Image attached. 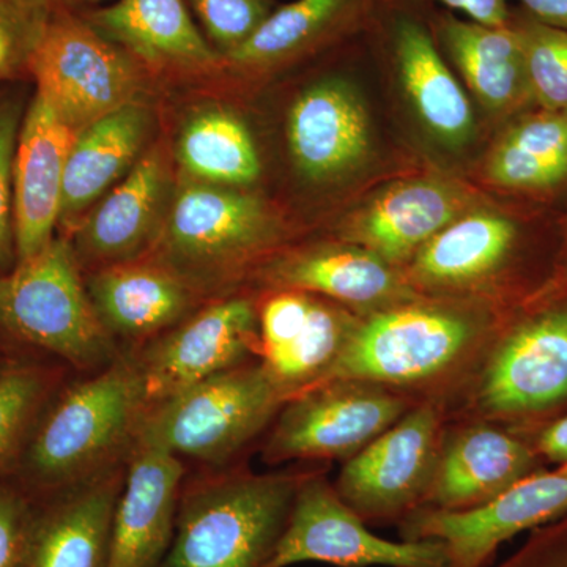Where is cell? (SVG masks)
Returning <instances> with one entry per match:
<instances>
[{
    "mask_svg": "<svg viewBox=\"0 0 567 567\" xmlns=\"http://www.w3.org/2000/svg\"><path fill=\"white\" fill-rule=\"evenodd\" d=\"M74 134L50 102L33 92L13 163L18 262L43 251L58 235L63 177Z\"/></svg>",
    "mask_w": 567,
    "mask_h": 567,
    "instance_id": "603a6c76",
    "label": "cell"
},
{
    "mask_svg": "<svg viewBox=\"0 0 567 567\" xmlns=\"http://www.w3.org/2000/svg\"><path fill=\"white\" fill-rule=\"evenodd\" d=\"M148 409L210 377L260 357L259 308L248 297L223 295L166 333L133 350Z\"/></svg>",
    "mask_w": 567,
    "mask_h": 567,
    "instance_id": "7c38bea8",
    "label": "cell"
},
{
    "mask_svg": "<svg viewBox=\"0 0 567 567\" xmlns=\"http://www.w3.org/2000/svg\"><path fill=\"white\" fill-rule=\"evenodd\" d=\"M558 248L547 244L537 216L507 210L466 213L413 256L410 281L432 290H456L498 282L536 305L557 270Z\"/></svg>",
    "mask_w": 567,
    "mask_h": 567,
    "instance_id": "5b68a950",
    "label": "cell"
},
{
    "mask_svg": "<svg viewBox=\"0 0 567 567\" xmlns=\"http://www.w3.org/2000/svg\"><path fill=\"white\" fill-rule=\"evenodd\" d=\"M495 567H567V514L532 529L527 540Z\"/></svg>",
    "mask_w": 567,
    "mask_h": 567,
    "instance_id": "74e56055",
    "label": "cell"
},
{
    "mask_svg": "<svg viewBox=\"0 0 567 567\" xmlns=\"http://www.w3.org/2000/svg\"><path fill=\"white\" fill-rule=\"evenodd\" d=\"M287 399L262 360L249 361L151 406L137 439L182 461L221 465L278 416Z\"/></svg>",
    "mask_w": 567,
    "mask_h": 567,
    "instance_id": "8992f818",
    "label": "cell"
},
{
    "mask_svg": "<svg viewBox=\"0 0 567 567\" xmlns=\"http://www.w3.org/2000/svg\"><path fill=\"white\" fill-rule=\"evenodd\" d=\"M54 13L51 0H0V84L31 80Z\"/></svg>",
    "mask_w": 567,
    "mask_h": 567,
    "instance_id": "836d02e7",
    "label": "cell"
},
{
    "mask_svg": "<svg viewBox=\"0 0 567 567\" xmlns=\"http://www.w3.org/2000/svg\"><path fill=\"white\" fill-rule=\"evenodd\" d=\"M185 477L182 458L137 439L123 484L106 567H159L174 536Z\"/></svg>",
    "mask_w": 567,
    "mask_h": 567,
    "instance_id": "cb8c5ba5",
    "label": "cell"
},
{
    "mask_svg": "<svg viewBox=\"0 0 567 567\" xmlns=\"http://www.w3.org/2000/svg\"><path fill=\"white\" fill-rule=\"evenodd\" d=\"M32 505L13 477L0 481V567H21Z\"/></svg>",
    "mask_w": 567,
    "mask_h": 567,
    "instance_id": "8d00e7d4",
    "label": "cell"
},
{
    "mask_svg": "<svg viewBox=\"0 0 567 567\" xmlns=\"http://www.w3.org/2000/svg\"><path fill=\"white\" fill-rule=\"evenodd\" d=\"M78 14L136 59L156 82L224 74L223 55L205 39L185 0H117Z\"/></svg>",
    "mask_w": 567,
    "mask_h": 567,
    "instance_id": "ac0fdd59",
    "label": "cell"
},
{
    "mask_svg": "<svg viewBox=\"0 0 567 567\" xmlns=\"http://www.w3.org/2000/svg\"><path fill=\"white\" fill-rule=\"evenodd\" d=\"M567 292V213L561 219V246H559L557 270H555L554 279L548 287L544 298L558 297V295Z\"/></svg>",
    "mask_w": 567,
    "mask_h": 567,
    "instance_id": "b9f144b4",
    "label": "cell"
},
{
    "mask_svg": "<svg viewBox=\"0 0 567 567\" xmlns=\"http://www.w3.org/2000/svg\"><path fill=\"white\" fill-rule=\"evenodd\" d=\"M487 323L456 309L401 305L357 323L324 382L409 385L457 363Z\"/></svg>",
    "mask_w": 567,
    "mask_h": 567,
    "instance_id": "9c48e42d",
    "label": "cell"
},
{
    "mask_svg": "<svg viewBox=\"0 0 567 567\" xmlns=\"http://www.w3.org/2000/svg\"><path fill=\"white\" fill-rule=\"evenodd\" d=\"M388 0H293L240 48L224 55V74L264 78L374 31Z\"/></svg>",
    "mask_w": 567,
    "mask_h": 567,
    "instance_id": "d6986e66",
    "label": "cell"
},
{
    "mask_svg": "<svg viewBox=\"0 0 567 567\" xmlns=\"http://www.w3.org/2000/svg\"><path fill=\"white\" fill-rule=\"evenodd\" d=\"M178 173L171 142L155 144L69 235L82 271L151 256L173 205Z\"/></svg>",
    "mask_w": 567,
    "mask_h": 567,
    "instance_id": "4fadbf2b",
    "label": "cell"
},
{
    "mask_svg": "<svg viewBox=\"0 0 567 567\" xmlns=\"http://www.w3.org/2000/svg\"><path fill=\"white\" fill-rule=\"evenodd\" d=\"M153 100L126 104L74 134L66 159L58 234L69 237L93 205L122 182L158 140Z\"/></svg>",
    "mask_w": 567,
    "mask_h": 567,
    "instance_id": "d4e9b609",
    "label": "cell"
},
{
    "mask_svg": "<svg viewBox=\"0 0 567 567\" xmlns=\"http://www.w3.org/2000/svg\"><path fill=\"white\" fill-rule=\"evenodd\" d=\"M126 465L128 461L74 486L32 496L21 567H106Z\"/></svg>",
    "mask_w": 567,
    "mask_h": 567,
    "instance_id": "ffe728a7",
    "label": "cell"
},
{
    "mask_svg": "<svg viewBox=\"0 0 567 567\" xmlns=\"http://www.w3.org/2000/svg\"><path fill=\"white\" fill-rule=\"evenodd\" d=\"M509 24L524 51L536 107L567 111V31L544 24L522 9L511 11Z\"/></svg>",
    "mask_w": 567,
    "mask_h": 567,
    "instance_id": "d6a6232c",
    "label": "cell"
},
{
    "mask_svg": "<svg viewBox=\"0 0 567 567\" xmlns=\"http://www.w3.org/2000/svg\"><path fill=\"white\" fill-rule=\"evenodd\" d=\"M543 470V458L527 436L495 425H476L440 447L425 502L435 509H473Z\"/></svg>",
    "mask_w": 567,
    "mask_h": 567,
    "instance_id": "484cf974",
    "label": "cell"
},
{
    "mask_svg": "<svg viewBox=\"0 0 567 567\" xmlns=\"http://www.w3.org/2000/svg\"><path fill=\"white\" fill-rule=\"evenodd\" d=\"M427 21L440 51L484 110L509 122L535 110L524 51L509 22L494 28L461 20L447 10L427 13Z\"/></svg>",
    "mask_w": 567,
    "mask_h": 567,
    "instance_id": "83f0119b",
    "label": "cell"
},
{
    "mask_svg": "<svg viewBox=\"0 0 567 567\" xmlns=\"http://www.w3.org/2000/svg\"><path fill=\"white\" fill-rule=\"evenodd\" d=\"M445 7L443 10L458 11L465 14L466 20L480 22L484 25H506L509 22V0H424Z\"/></svg>",
    "mask_w": 567,
    "mask_h": 567,
    "instance_id": "f35d334b",
    "label": "cell"
},
{
    "mask_svg": "<svg viewBox=\"0 0 567 567\" xmlns=\"http://www.w3.org/2000/svg\"><path fill=\"white\" fill-rule=\"evenodd\" d=\"M66 380V365L31 352L0 368V481L11 477L41 413Z\"/></svg>",
    "mask_w": 567,
    "mask_h": 567,
    "instance_id": "1f68e13d",
    "label": "cell"
},
{
    "mask_svg": "<svg viewBox=\"0 0 567 567\" xmlns=\"http://www.w3.org/2000/svg\"><path fill=\"white\" fill-rule=\"evenodd\" d=\"M423 3L388 0L375 31L420 125L440 145L456 151L475 137V114L432 35Z\"/></svg>",
    "mask_w": 567,
    "mask_h": 567,
    "instance_id": "2e32d148",
    "label": "cell"
},
{
    "mask_svg": "<svg viewBox=\"0 0 567 567\" xmlns=\"http://www.w3.org/2000/svg\"><path fill=\"white\" fill-rule=\"evenodd\" d=\"M357 323L322 297L278 290L259 308L260 360L290 399L323 382Z\"/></svg>",
    "mask_w": 567,
    "mask_h": 567,
    "instance_id": "7402d4cb",
    "label": "cell"
},
{
    "mask_svg": "<svg viewBox=\"0 0 567 567\" xmlns=\"http://www.w3.org/2000/svg\"><path fill=\"white\" fill-rule=\"evenodd\" d=\"M439 440L435 406H417L347 458L336 492L364 522L409 516L427 496Z\"/></svg>",
    "mask_w": 567,
    "mask_h": 567,
    "instance_id": "5bb4252c",
    "label": "cell"
},
{
    "mask_svg": "<svg viewBox=\"0 0 567 567\" xmlns=\"http://www.w3.org/2000/svg\"><path fill=\"white\" fill-rule=\"evenodd\" d=\"M480 404L528 436L567 412V292L522 309L484 369Z\"/></svg>",
    "mask_w": 567,
    "mask_h": 567,
    "instance_id": "ba28073f",
    "label": "cell"
},
{
    "mask_svg": "<svg viewBox=\"0 0 567 567\" xmlns=\"http://www.w3.org/2000/svg\"><path fill=\"white\" fill-rule=\"evenodd\" d=\"M472 205V193L454 182H399L350 216L344 234L350 244L394 265L415 256L431 238L466 215Z\"/></svg>",
    "mask_w": 567,
    "mask_h": 567,
    "instance_id": "4316f807",
    "label": "cell"
},
{
    "mask_svg": "<svg viewBox=\"0 0 567 567\" xmlns=\"http://www.w3.org/2000/svg\"><path fill=\"white\" fill-rule=\"evenodd\" d=\"M84 279L96 315L123 350L147 344L212 300L153 257L96 268Z\"/></svg>",
    "mask_w": 567,
    "mask_h": 567,
    "instance_id": "44dd1931",
    "label": "cell"
},
{
    "mask_svg": "<svg viewBox=\"0 0 567 567\" xmlns=\"http://www.w3.org/2000/svg\"><path fill=\"white\" fill-rule=\"evenodd\" d=\"M51 2L55 10L81 13V11L96 9V6L104 2V0H51Z\"/></svg>",
    "mask_w": 567,
    "mask_h": 567,
    "instance_id": "7bdbcfd3",
    "label": "cell"
},
{
    "mask_svg": "<svg viewBox=\"0 0 567 567\" xmlns=\"http://www.w3.org/2000/svg\"><path fill=\"white\" fill-rule=\"evenodd\" d=\"M484 175L505 193L550 203L567 188V111L535 107L513 118L488 152Z\"/></svg>",
    "mask_w": 567,
    "mask_h": 567,
    "instance_id": "4dcf8cb0",
    "label": "cell"
},
{
    "mask_svg": "<svg viewBox=\"0 0 567 567\" xmlns=\"http://www.w3.org/2000/svg\"><path fill=\"white\" fill-rule=\"evenodd\" d=\"M262 279L278 290H298L379 312L409 303L413 287L393 267L361 246H317L268 260Z\"/></svg>",
    "mask_w": 567,
    "mask_h": 567,
    "instance_id": "f1b7e54d",
    "label": "cell"
},
{
    "mask_svg": "<svg viewBox=\"0 0 567 567\" xmlns=\"http://www.w3.org/2000/svg\"><path fill=\"white\" fill-rule=\"evenodd\" d=\"M205 39L219 54L240 48L274 13L275 0H185Z\"/></svg>",
    "mask_w": 567,
    "mask_h": 567,
    "instance_id": "d590c367",
    "label": "cell"
},
{
    "mask_svg": "<svg viewBox=\"0 0 567 567\" xmlns=\"http://www.w3.org/2000/svg\"><path fill=\"white\" fill-rule=\"evenodd\" d=\"M0 336L17 349L87 374L122 352L93 308L70 238L61 234L0 275Z\"/></svg>",
    "mask_w": 567,
    "mask_h": 567,
    "instance_id": "7a4b0ae2",
    "label": "cell"
},
{
    "mask_svg": "<svg viewBox=\"0 0 567 567\" xmlns=\"http://www.w3.org/2000/svg\"><path fill=\"white\" fill-rule=\"evenodd\" d=\"M401 395L358 380H331L287 399L264 450L271 464L350 458L405 415Z\"/></svg>",
    "mask_w": 567,
    "mask_h": 567,
    "instance_id": "8fae6325",
    "label": "cell"
},
{
    "mask_svg": "<svg viewBox=\"0 0 567 567\" xmlns=\"http://www.w3.org/2000/svg\"><path fill=\"white\" fill-rule=\"evenodd\" d=\"M544 464L567 466V412L528 436Z\"/></svg>",
    "mask_w": 567,
    "mask_h": 567,
    "instance_id": "ab89813d",
    "label": "cell"
},
{
    "mask_svg": "<svg viewBox=\"0 0 567 567\" xmlns=\"http://www.w3.org/2000/svg\"><path fill=\"white\" fill-rule=\"evenodd\" d=\"M133 350L87 379L63 382L33 429L13 477L29 495L74 486L128 461L147 415Z\"/></svg>",
    "mask_w": 567,
    "mask_h": 567,
    "instance_id": "6da1fadb",
    "label": "cell"
},
{
    "mask_svg": "<svg viewBox=\"0 0 567 567\" xmlns=\"http://www.w3.org/2000/svg\"><path fill=\"white\" fill-rule=\"evenodd\" d=\"M567 514V466L543 470L492 502L466 511L435 507L405 517L402 536L445 544L450 567H484L506 540Z\"/></svg>",
    "mask_w": 567,
    "mask_h": 567,
    "instance_id": "9a60e30c",
    "label": "cell"
},
{
    "mask_svg": "<svg viewBox=\"0 0 567 567\" xmlns=\"http://www.w3.org/2000/svg\"><path fill=\"white\" fill-rule=\"evenodd\" d=\"M22 352H24V350L17 349V347L11 346L9 341H6V339L0 336V368H2L7 361H10L14 354Z\"/></svg>",
    "mask_w": 567,
    "mask_h": 567,
    "instance_id": "ee69618b",
    "label": "cell"
},
{
    "mask_svg": "<svg viewBox=\"0 0 567 567\" xmlns=\"http://www.w3.org/2000/svg\"><path fill=\"white\" fill-rule=\"evenodd\" d=\"M286 141L295 173L311 185H333L363 169L374 137L352 81L330 74L298 93L287 112Z\"/></svg>",
    "mask_w": 567,
    "mask_h": 567,
    "instance_id": "e0dca14e",
    "label": "cell"
},
{
    "mask_svg": "<svg viewBox=\"0 0 567 567\" xmlns=\"http://www.w3.org/2000/svg\"><path fill=\"white\" fill-rule=\"evenodd\" d=\"M282 235L281 216L259 194L178 175L166 226L148 257L213 300L227 295L249 265L281 244Z\"/></svg>",
    "mask_w": 567,
    "mask_h": 567,
    "instance_id": "277c9868",
    "label": "cell"
},
{
    "mask_svg": "<svg viewBox=\"0 0 567 567\" xmlns=\"http://www.w3.org/2000/svg\"><path fill=\"white\" fill-rule=\"evenodd\" d=\"M35 92L74 133L126 104L153 100L155 78L81 14L55 10L33 59Z\"/></svg>",
    "mask_w": 567,
    "mask_h": 567,
    "instance_id": "52a82bcc",
    "label": "cell"
},
{
    "mask_svg": "<svg viewBox=\"0 0 567 567\" xmlns=\"http://www.w3.org/2000/svg\"><path fill=\"white\" fill-rule=\"evenodd\" d=\"M308 561L338 567H450L440 540L394 543L369 532L363 518L320 477L301 481L286 529L264 567Z\"/></svg>",
    "mask_w": 567,
    "mask_h": 567,
    "instance_id": "30bf717a",
    "label": "cell"
},
{
    "mask_svg": "<svg viewBox=\"0 0 567 567\" xmlns=\"http://www.w3.org/2000/svg\"><path fill=\"white\" fill-rule=\"evenodd\" d=\"M301 481L233 472L183 484L173 540L159 567H264Z\"/></svg>",
    "mask_w": 567,
    "mask_h": 567,
    "instance_id": "3957f363",
    "label": "cell"
},
{
    "mask_svg": "<svg viewBox=\"0 0 567 567\" xmlns=\"http://www.w3.org/2000/svg\"><path fill=\"white\" fill-rule=\"evenodd\" d=\"M177 173L188 181L251 189L262 175L256 137L234 107L219 102L194 104L171 142Z\"/></svg>",
    "mask_w": 567,
    "mask_h": 567,
    "instance_id": "f546056e",
    "label": "cell"
},
{
    "mask_svg": "<svg viewBox=\"0 0 567 567\" xmlns=\"http://www.w3.org/2000/svg\"><path fill=\"white\" fill-rule=\"evenodd\" d=\"M29 102L25 89L0 91V275L9 274L18 264L13 163Z\"/></svg>",
    "mask_w": 567,
    "mask_h": 567,
    "instance_id": "e575fe53",
    "label": "cell"
},
{
    "mask_svg": "<svg viewBox=\"0 0 567 567\" xmlns=\"http://www.w3.org/2000/svg\"><path fill=\"white\" fill-rule=\"evenodd\" d=\"M522 10L529 17L551 25V28L567 31V0H520Z\"/></svg>",
    "mask_w": 567,
    "mask_h": 567,
    "instance_id": "60d3db41",
    "label": "cell"
}]
</instances>
